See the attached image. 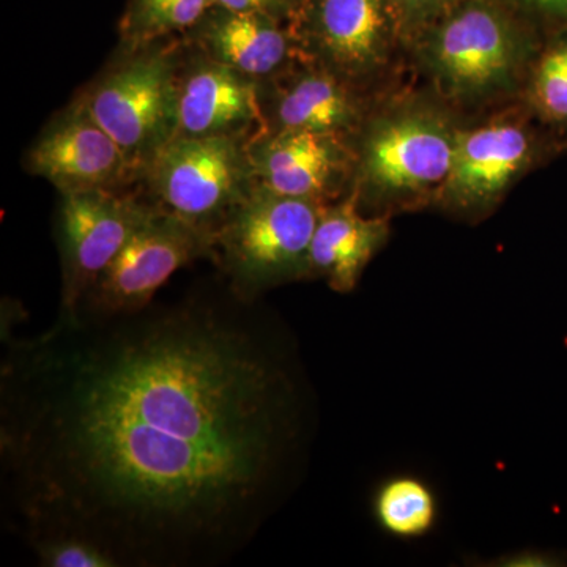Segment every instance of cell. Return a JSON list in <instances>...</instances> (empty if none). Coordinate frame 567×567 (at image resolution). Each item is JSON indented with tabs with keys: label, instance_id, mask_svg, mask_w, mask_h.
<instances>
[{
	"label": "cell",
	"instance_id": "cell-1",
	"mask_svg": "<svg viewBox=\"0 0 567 567\" xmlns=\"http://www.w3.org/2000/svg\"><path fill=\"white\" fill-rule=\"evenodd\" d=\"M301 427L270 320L226 281L133 315H58L9 336L0 361L11 525L28 544L89 540L117 567L234 561L281 498Z\"/></svg>",
	"mask_w": 567,
	"mask_h": 567
},
{
	"label": "cell",
	"instance_id": "cell-2",
	"mask_svg": "<svg viewBox=\"0 0 567 567\" xmlns=\"http://www.w3.org/2000/svg\"><path fill=\"white\" fill-rule=\"evenodd\" d=\"M461 126L442 104L405 99L375 107L354 137L353 192L365 215L434 204L445 185Z\"/></svg>",
	"mask_w": 567,
	"mask_h": 567
},
{
	"label": "cell",
	"instance_id": "cell-3",
	"mask_svg": "<svg viewBox=\"0 0 567 567\" xmlns=\"http://www.w3.org/2000/svg\"><path fill=\"white\" fill-rule=\"evenodd\" d=\"M410 44L440 95L470 106L516 91L532 51L509 0H462Z\"/></svg>",
	"mask_w": 567,
	"mask_h": 567
},
{
	"label": "cell",
	"instance_id": "cell-4",
	"mask_svg": "<svg viewBox=\"0 0 567 567\" xmlns=\"http://www.w3.org/2000/svg\"><path fill=\"white\" fill-rule=\"evenodd\" d=\"M323 207L259 182L216 233L212 262L246 301H259L286 284L308 281L309 251Z\"/></svg>",
	"mask_w": 567,
	"mask_h": 567
},
{
	"label": "cell",
	"instance_id": "cell-5",
	"mask_svg": "<svg viewBox=\"0 0 567 567\" xmlns=\"http://www.w3.org/2000/svg\"><path fill=\"white\" fill-rule=\"evenodd\" d=\"M182 37L121 51L80 93L93 118L111 134L142 182L178 133Z\"/></svg>",
	"mask_w": 567,
	"mask_h": 567
},
{
	"label": "cell",
	"instance_id": "cell-6",
	"mask_svg": "<svg viewBox=\"0 0 567 567\" xmlns=\"http://www.w3.org/2000/svg\"><path fill=\"white\" fill-rule=\"evenodd\" d=\"M248 137L177 136L145 171V197L183 223L215 235L259 183Z\"/></svg>",
	"mask_w": 567,
	"mask_h": 567
},
{
	"label": "cell",
	"instance_id": "cell-7",
	"mask_svg": "<svg viewBox=\"0 0 567 567\" xmlns=\"http://www.w3.org/2000/svg\"><path fill=\"white\" fill-rule=\"evenodd\" d=\"M290 31L301 59L368 89L405 43L390 0H303Z\"/></svg>",
	"mask_w": 567,
	"mask_h": 567
},
{
	"label": "cell",
	"instance_id": "cell-8",
	"mask_svg": "<svg viewBox=\"0 0 567 567\" xmlns=\"http://www.w3.org/2000/svg\"><path fill=\"white\" fill-rule=\"evenodd\" d=\"M55 240L61 256L59 315L80 309L100 276L144 224L153 204L126 189L59 194Z\"/></svg>",
	"mask_w": 567,
	"mask_h": 567
},
{
	"label": "cell",
	"instance_id": "cell-9",
	"mask_svg": "<svg viewBox=\"0 0 567 567\" xmlns=\"http://www.w3.org/2000/svg\"><path fill=\"white\" fill-rule=\"evenodd\" d=\"M213 245L210 235L153 205L148 218L100 276L74 315L112 317L142 311L181 268L200 259L213 260Z\"/></svg>",
	"mask_w": 567,
	"mask_h": 567
},
{
	"label": "cell",
	"instance_id": "cell-10",
	"mask_svg": "<svg viewBox=\"0 0 567 567\" xmlns=\"http://www.w3.org/2000/svg\"><path fill=\"white\" fill-rule=\"evenodd\" d=\"M537 141L516 115L458 130L453 166L435 205L462 219L484 218L533 166Z\"/></svg>",
	"mask_w": 567,
	"mask_h": 567
},
{
	"label": "cell",
	"instance_id": "cell-11",
	"mask_svg": "<svg viewBox=\"0 0 567 567\" xmlns=\"http://www.w3.org/2000/svg\"><path fill=\"white\" fill-rule=\"evenodd\" d=\"M24 164L59 194L126 189L140 182L125 153L93 118L80 93L41 130Z\"/></svg>",
	"mask_w": 567,
	"mask_h": 567
},
{
	"label": "cell",
	"instance_id": "cell-12",
	"mask_svg": "<svg viewBox=\"0 0 567 567\" xmlns=\"http://www.w3.org/2000/svg\"><path fill=\"white\" fill-rule=\"evenodd\" d=\"M257 181L284 194L328 205L352 192L354 141L315 132H259L248 144Z\"/></svg>",
	"mask_w": 567,
	"mask_h": 567
},
{
	"label": "cell",
	"instance_id": "cell-13",
	"mask_svg": "<svg viewBox=\"0 0 567 567\" xmlns=\"http://www.w3.org/2000/svg\"><path fill=\"white\" fill-rule=\"evenodd\" d=\"M265 132H315L354 141L374 106L365 89L300 59L259 84Z\"/></svg>",
	"mask_w": 567,
	"mask_h": 567
},
{
	"label": "cell",
	"instance_id": "cell-14",
	"mask_svg": "<svg viewBox=\"0 0 567 567\" xmlns=\"http://www.w3.org/2000/svg\"><path fill=\"white\" fill-rule=\"evenodd\" d=\"M262 130L259 82L213 61L183 39L177 136L251 140Z\"/></svg>",
	"mask_w": 567,
	"mask_h": 567
},
{
	"label": "cell",
	"instance_id": "cell-15",
	"mask_svg": "<svg viewBox=\"0 0 567 567\" xmlns=\"http://www.w3.org/2000/svg\"><path fill=\"white\" fill-rule=\"evenodd\" d=\"M182 37L213 61L259 84L274 80L301 59L289 24L218 6Z\"/></svg>",
	"mask_w": 567,
	"mask_h": 567
},
{
	"label": "cell",
	"instance_id": "cell-16",
	"mask_svg": "<svg viewBox=\"0 0 567 567\" xmlns=\"http://www.w3.org/2000/svg\"><path fill=\"white\" fill-rule=\"evenodd\" d=\"M388 237L386 216L365 215L352 189L320 212L309 251V279H323L338 293L353 292Z\"/></svg>",
	"mask_w": 567,
	"mask_h": 567
},
{
	"label": "cell",
	"instance_id": "cell-17",
	"mask_svg": "<svg viewBox=\"0 0 567 567\" xmlns=\"http://www.w3.org/2000/svg\"><path fill=\"white\" fill-rule=\"evenodd\" d=\"M213 6L215 0H128L118 21V50L185 35Z\"/></svg>",
	"mask_w": 567,
	"mask_h": 567
},
{
	"label": "cell",
	"instance_id": "cell-18",
	"mask_svg": "<svg viewBox=\"0 0 567 567\" xmlns=\"http://www.w3.org/2000/svg\"><path fill=\"white\" fill-rule=\"evenodd\" d=\"M372 511L383 532L399 539L424 537L435 527L439 503L415 476H395L377 488Z\"/></svg>",
	"mask_w": 567,
	"mask_h": 567
},
{
	"label": "cell",
	"instance_id": "cell-19",
	"mask_svg": "<svg viewBox=\"0 0 567 567\" xmlns=\"http://www.w3.org/2000/svg\"><path fill=\"white\" fill-rule=\"evenodd\" d=\"M532 100L548 121L567 123V41L540 59L533 74Z\"/></svg>",
	"mask_w": 567,
	"mask_h": 567
},
{
	"label": "cell",
	"instance_id": "cell-20",
	"mask_svg": "<svg viewBox=\"0 0 567 567\" xmlns=\"http://www.w3.org/2000/svg\"><path fill=\"white\" fill-rule=\"evenodd\" d=\"M29 546L44 567H117L102 547L78 537H44Z\"/></svg>",
	"mask_w": 567,
	"mask_h": 567
},
{
	"label": "cell",
	"instance_id": "cell-21",
	"mask_svg": "<svg viewBox=\"0 0 567 567\" xmlns=\"http://www.w3.org/2000/svg\"><path fill=\"white\" fill-rule=\"evenodd\" d=\"M390 2L401 24L405 43H412L417 33L462 0H390Z\"/></svg>",
	"mask_w": 567,
	"mask_h": 567
},
{
	"label": "cell",
	"instance_id": "cell-22",
	"mask_svg": "<svg viewBox=\"0 0 567 567\" xmlns=\"http://www.w3.org/2000/svg\"><path fill=\"white\" fill-rule=\"evenodd\" d=\"M303 0H215V6L241 13L264 14L289 24Z\"/></svg>",
	"mask_w": 567,
	"mask_h": 567
},
{
	"label": "cell",
	"instance_id": "cell-23",
	"mask_svg": "<svg viewBox=\"0 0 567 567\" xmlns=\"http://www.w3.org/2000/svg\"><path fill=\"white\" fill-rule=\"evenodd\" d=\"M561 559L555 557L554 554L547 551L525 550L518 551L516 555L503 558L502 566H559Z\"/></svg>",
	"mask_w": 567,
	"mask_h": 567
},
{
	"label": "cell",
	"instance_id": "cell-24",
	"mask_svg": "<svg viewBox=\"0 0 567 567\" xmlns=\"http://www.w3.org/2000/svg\"><path fill=\"white\" fill-rule=\"evenodd\" d=\"M516 7L539 11V13L567 17V0H509Z\"/></svg>",
	"mask_w": 567,
	"mask_h": 567
}]
</instances>
